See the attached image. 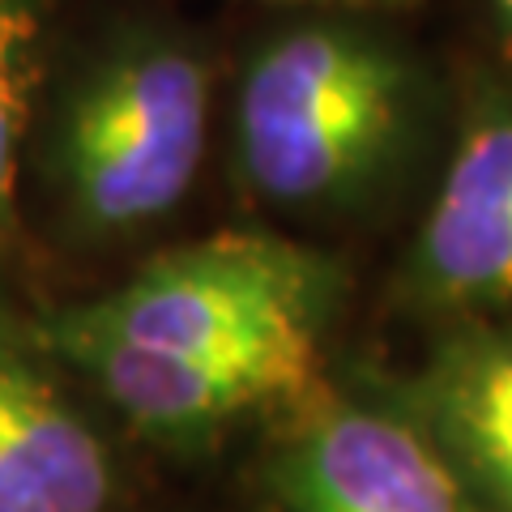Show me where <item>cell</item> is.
I'll use <instances>...</instances> for the list:
<instances>
[{
  "label": "cell",
  "instance_id": "obj_5",
  "mask_svg": "<svg viewBox=\"0 0 512 512\" xmlns=\"http://www.w3.org/2000/svg\"><path fill=\"white\" fill-rule=\"evenodd\" d=\"M52 342L107 393L124 419L146 431H205L235 414L303 402L316 393L320 363L261 355H167L94 333L64 312Z\"/></svg>",
  "mask_w": 512,
  "mask_h": 512
},
{
  "label": "cell",
  "instance_id": "obj_4",
  "mask_svg": "<svg viewBox=\"0 0 512 512\" xmlns=\"http://www.w3.org/2000/svg\"><path fill=\"white\" fill-rule=\"evenodd\" d=\"M299 512H483L419 423L363 406H320L282 461Z\"/></svg>",
  "mask_w": 512,
  "mask_h": 512
},
{
  "label": "cell",
  "instance_id": "obj_7",
  "mask_svg": "<svg viewBox=\"0 0 512 512\" xmlns=\"http://www.w3.org/2000/svg\"><path fill=\"white\" fill-rule=\"evenodd\" d=\"M107 495L103 440L0 333V512H103Z\"/></svg>",
  "mask_w": 512,
  "mask_h": 512
},
{
  "label": "cell",
  "instance_id": "obj_9",
  "mask_svg": "<svg viewBox=\"0 0 512 512\" xmlns=\"http://www.w3.org/2000/svg\"><path fill=\"white\" fill-rule=\"evenodd\" d=\"M35 77H39V13L30 0H0V222L13 210Z\"/></svg>",
  "mask_w": 512,
  "mask_h": 512
},
{
  "label": "cell",
  "instance_id": "obj_3",
  "mask_svg": "<svg viewBox=\"0 0 512 512\" xmlns=\"http://www.w3.org/2000/svg\"><path fill=\"white\" fill-rule=\"evenodd\" d=\"M210 73L180 47H141L73 103L64 171L82 218L133 231L184 201L205 154Z\"/></svg>",
  "mask_w": 512,
  "mask_h": 512
},
{
  "label": "cell",
  "instance_id": "obj_10",
  "mask_svg": "<svg viewBox=\"0 0 512 512\" xmlns=\"http://www.w3.org/2000/svg\"><path fill=\"white\" fill-rule=\"evenodd\" d=\"M495 13H500V22H504V30L512 35V0H495Z\"/></svg>",
  "mask_w": 512,
  "mask_h": 512
},
{
  "label": "cell",
  "instance_id": "obj_6",
  "mask_svg": "<svg viewBox=\"0 0 512 512\" xmlns=\"http://www.w3.org/2000/svg\"><path fill=\"white\" fill-rule=\"evenodd\" d=\"M423 291L444 308L512 303V116L470 128L414 252Z\"/></svg>",
  "mask_w": 512,
  "mask_h": 512
},
{
  "label": "cell",
  "instance_id": "obj_1",
  "mask_svg": "<svg viewBox=\"0 0 512 512\" xmlns=\"http://www.w3.org/2000/svg\"><path fill=\"white\" fill-rule=\"evenodd\" d=\"M333 278L278 235L227 231L171 248L120 291L69 312L77 325L167 355H261L320 363Z\"/></svg>",
  "mask_w": 512,
  "mask_h": 512
},
{
  "label": "cell",
  "instance_id": "obj_2",
  "mask_svg": "<svg viewBox=\"0 0 512 512\" xmlns=\"http://www.w3.org/2000/svg\"><path fill=\"white\" fill-rule=\"evenodd\" d=\"M406 73L355 30H295L252 60L239 94V158L269 201L308 205L355 188L402 128Z\"/></svg>",
  "mask_w": 512,
  "mask_h": 512
},
{
  "label": "cell",
  "instance_id": "obj_8",
  "mask_svg": "<svg viewBox=\"0 0 512 512\" xmlns=\"http://www.w3.org/2000/svg\"><path fill=\"white\" fill-rule=\"evenodd\" d=\"M414 393L419 427L457 466L474 500L512 512V329L440 346Z\"/></svg>",
  "mask_w": 512,
  "mask_h": 512
}]
</instances>
